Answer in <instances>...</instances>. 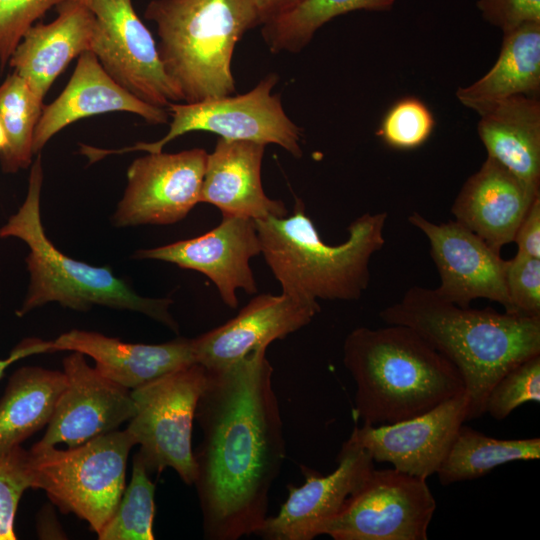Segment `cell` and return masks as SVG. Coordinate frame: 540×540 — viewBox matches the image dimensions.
<instances>
[{
	"mask_svg": "<svg viewBox=\"0 0 540 540\" xmlns=\"http://www.w3.org/2000/svg\"><path fill=\"white\" fill-rule=\"evenodd\" d=\"M395 0H302L292 9L261 26L271 53H298L333 18L349 12L389 11Z\"/></svg>",
	"mask_w": 540,
	"mask_h": 540,
	"instance_id": "obj_28",
	"label": "cell"
},
{
	"mask_svg": "<svg viewBox=\"0 0 540 540\" xmlns=\"http://www.w3.org/2000/svg\"><path fill=\"white\" fill-rule=\"evenodd\" d=\"M135 445L127 429H117L67 449L32 446L31 489L43 490L63 514L76 515L97 534L126 487L127 461Z\"/></svg>",
	"mask_w": 540,
	"mask_h": 540,
	"instance_id": "obj_7",
	"label": "cell"
},
{
	"mask_svg": "<svg viewBox=\"0 0 540 540\" xmlns=\"http://www.w3.org/2000/svg\"><path fill=\"white\" fill-rule=\"evenodd\" d=\"M65 386L63 371L23 366L13 372L0 398V454L49 424Z\"/></svg>",
	"mask_w": 540,
	"mask_h": 540,
	"instance_id": "obj_26",
	"label": "cell"
},
{
	"mask_svg": "<svg viewBox=\"0 0 540 540\" xmlns=\"http://www.w3.org/2000/svg\"><path fill=\"white\" fill-rule=\"evenodd\" d=\"M466 391L437 407L392 424L355 425L349 438L374 462H386L401 472L427 479L436 474L459 428L467 421Z\"/></svg>",
	"mask_w": 540,
	"mask_h": 540,
	"instance_id": "obj_15",
	"label": "cell"
},
{
	"mask_svg": "<svg viewBox=\"0 0 540 540\" xmlns=\"http://www.w3.org/2000/svg\"><path fill=\"white\" fill-rule=\"evenodd\" d=\"M28 451L22 446L0 454V540H16L15 515L23 493L31 489Z\"/></svg>",
	"mask_w": 540,
	"mask_h": 540,
	"instance_id": "obj_33",
	"label": "cell"
},
{
	"mask_svg": "<svg viewBox=\"0 0 540 540\" xmlns=\"http://www.w3.org/2000/svg\"><path fill=\"white\" fill-rule=\"evenodd\" d=\"M513 241L517 244V254L540 258V196L532 202Z\"/></svg>",
	"mask_w": 540,
	"mask_h": 540,
	"instance_id": "obj_37",
	"label": "cell"
},
{
	"mask_svg": "<svg viewBox=\"0 0 540 540\" xmlns=\"http://www.w3.org/2000/svg\"><path fill=\"white\" fill-rule=\"evenodd\" d=\"M6 143H7L6 134H5L3 125L0 121V152L4 149Z\"/></svg>",
	"mask_w": 540,
	"mask_h": 540,
	"instance_id": "obj_41",
	"label": "cell"
},
{
	"mask_svg": "<svg viewBox=\"0 0 540 540\" xmlns=\"http://www.w3.org/2000/svg\"><path fill=\"white\" fill-rule=\"evenodd\" d=\"M195 419L202 441L193 485L208 540L255 534L286 458L273 368L266 350L224 369L208 370Z\"/></svg>",
	"mask_w": 540,
	"mask_h": 540,
	"instance_id": "obj_1",
	"label": "cell"
},
{
	"mask_svg": "<svg viewBox=\"0 0 540 540\" xmlns=\"http://www.w3.org/2000/svg\"><path fill=\"white\" fill-rule=\"evenodd\" d=\"M279 76L270 73L250 91L198 102L171 103L167 110L172 118L167 134L155 142H138L119 149H103L80 144L79 152L89 164L107 156L127 152L155 153L179 136L205 131L229 140H246L262 144H276L300 158L303 154L302 129L285 113L280 94L272 91Z\"/></svg>",
	"mask_w": 540,
	"mask_h": 540,
	"instance_id": "obj_8",
	"label": "cell"
},
{
	"mask_svg": "<svg viewBox=\"0 0 540 540\" xmlns=\"http://www.w3.org/2000/svg\"><path fill=\"white\" fill-rule=\"evenodd\" d=\"M482 17L503 33L528 22H540V0H478Z\"/></svg>",
	"mask_w": 540,
	"mask_h": 540,
	"instance_id": "obj_36",
	"label": "cell"
},
{
	"mask_svg": "<svg viewBox=\"0 0 540 540\" xmlns=\"http://www.w3.org/2000/svg\"><path fill=\"white\" fill-rule=\"evenodd\" d=\"M320 309L318 301L283 293L258 295L234 318L192 338L195 362L208 370L227 368L306 326Z\"/></svg>",
	"mask_w": 540,
	"mask_h": 540,
	"instance_id": "obj_18",
	"label": "cell"
},
{
	"mask_svg": "<svg viewBox=\"0 0 540 540\" xmlns=\"http://www.w3.org/2000/svg\"><path fill=\"white\" fill-rule=\"evenodd\" d=\"M528 402H540V354L516 364L493 385L486 398L485 413L503 420Z\"/></svg>",
	"mask_w": 540,
	"mask_h": 540,
	"instance_id": "obj_31",
	"label": "cell"
},
{
	"mask_svg": "<svg viewBox=\"0 0 540 540\" xmlns=\"http://www.w3.org/2000/svg\"><path fill=\"white\" fill-rule=\"evenodd\" d=\"M43 106L44 99L15 72L0 85V121L7 138L0 152L4 173L14 174L32 164L34 131Z\"/></svg>",
	"mask_w": 540,
	"mask_h": 540,
	"instance_id": "obj_29",
	"label": "cell"
},
{
	"mask_svg": "<svg viewBox=\"0 0 540 540\" xmlns=\"http://www.w3.org/2000/svg\"><path fill=\"white\" fill-rule=\"evenodd\" d=\"M265 144L220 138L208 153L200 203L216 206L222 216L252 220L288 215L284 203L270 199L261 180Z\"/></svg>",
	"mask_w": 540,
	"mask_h": 540,
	"instance_id": "obj_23",
	"label": "cell"
},
{
	"mask_svg": "<svg viewBox=\"0 0 540 540\" xmlns=\"http://www.w3.org/2000/svg\"><path fill=\"white\" fill-rule=\"evenodd\" d=\"M155 484L136 453L132 477L110 519L97 533L99 540H153Z\"/></svg>",
	"mask_w": 540,
	"mask_h": 540,
	"instance_id": "obj_30",
	"label": "cell"
},
{
	"mask_svg": "<svg viewBox=\"0 0 540 540\" xmlns=\"http://www.w3.org/2000/svg\"><path fill=\"white\" fill-rule=\"evenodd\" d=\"M56 10L52 22H36L26 31L8 60L42 99L68 64L90 50L96 29V18L82 0H67Z\"/></svg>",
	"mask_w": 540,
	"mask_h": 540,
	"instance_id": "obj_21",
	"label": "cell"
},
{
	"mask_svg": "<svg viewBox=\"0 0 540 540\" xmlns=\"http://www.w3.org/2000/svg\"><path fill=\"white\" fill-rule=\"evenodd\" d=\"M387 213H364L339 245L324 243L301 199L285 217L254 220L261 254L282 293L305 301L357 300L370 282L369 264L385 244Z\"/></svg>",
	"mask_w": 540,
	"mask_h": 540,
	"instance_id": "obj_4",
	"label": "cell"
},
{
	"mask_svg": "<svg viewBox=\"0 0 540 540\" xmlns=\"http://www.w3.org/2000/svg\"><path fill=\"white\" fill-rule=\"evenodd\" d=\"M540 458V439H498L464 424L436 474L444 485L474 480L514 461Z\"/></svg>",
	"mask_w": 540,
	"mask_h": 540,
	"instance_id": "obj_27",
	"label": "cell"
},
{
	"mask_svg": "<svg viewBox=\"0 0 540 540\" xmlns=\"http://www.w3.org/2000/svg\"><path fill=\"white\" fill-rule=\"evenodd\" d=\"M258 254L261 246L254 220L222 216L220 224L203 235L141 249L133 258L164 261L200 272L216 285L223 302L236 308L237 289L257 293L249 261Z\"/></svg>",
	"mask_w": 540,
	"mask_h": 540,
	"instance_id": "obj_17",
	"label": "cell"
},
{
	"mask_svg": "<svg viewBox=\"0 0 540 540\" xmlns=\"http://www.w3.org/2000/svg\"><path fill=\"white\" fill-rule=\"evenodd\" d=\"M96 18L90 51L104 70L141 101L167 109L182 97L166 74L153 35L132 0H82Z\"/></svg>",
	"mask_w": 540,
	"mask_h": 540,
	"instance_id": "obj_11",
	"label": "cell"
},
{
	"mask_svg": "<svg viewBox=\"0 0 540 540\" xmlns=\"http://www.w3.org/2000/svg\"><path fill=\"white\" fill-rule=\"evenodd\" d=\"M343 364L356 384L354 416L362 424L407 420L465 391L457 368L403 325L355 328L345 338Z\"/></svg>",
	"mask_w": 540,
	"mask_h": 540,
	"instance_id": "obj_3",
	"label": "cell"
},
{
	"mask_svg": "<svg viewBox=\"0 0 540 540\" xmlns=\"http://www.w3.org/2000/svg\"><path fill=\"white\" fill-rule=\"evenodd\" d=\"M52 353L79 352L95 369L129 389L195 362L192 339L178 337L161 344L128 343L94 331L73 329L50 341Z\"/></svg>",
	"mask_w": 540,
	"mask_h": 540,
	"instance_id": "obj_22",
	"label": "cell"
},
{
	"mask_svg": "<svg viewBox=\"0 0 540 540\" xmlns=\"http://www.w3.org/2000/svg\"><path fill=\"white\" fill-rule=\"evenodd\" d=\"M144 17L156 25L161 62L182 102L235 93V46L257 27L250 0H151Z\"/></svg>",
	"mask_w": 540,
	"mask_h": 540,
	"instance_id": "obj_6",
	"label": "cell"
},
{
	"mask_svg": "<svg viewBox=\"0 0 540 540\" xmlns=\"http://www.w3.org/2000/svg\"><path fill=\"white\" fill-rule=\"evenodd\" d=\"M478 135L487 156L526 183L540 186V102L536 96L505 99L480 115Z\"/></svg>",
	"mask_w": 540,
	"mask_h": 540,
	"instance_id": "obj_24",
	"label": "cell"
},
{
	"mask_svg": "<svg viewBox=\"0 0 540 540\" xmlns=\"http://www.w3.org/2000/svg\"><path fill=\"white\" fill-rule=\"evenodd\" d=\"M435 509L426 479L373 468L321 535L334 540H426Z\"/></svg>",
	"mask_w": 540,
	"mask_h": 540,
	"instance_id": "obj_10",
	"label": "cell"
},
{
	"mask_svg": "<svg viewBox=\"0 0 540 540\" xmlns=\"http://www.w3.org/2000/svg\"><path fill=\"white\" fill-rule=\"evenodd\" d=\"M408 221L428 239L440 277L435 291L445 300L469 307L477 298L495 301L513 314L505 281V260L458 221L433 223L418 212Z\"/></svg>",
	"mask_w": 540,
	"mask_h": 540,
	"instance_id": "obj_13",
	"label": "cell"
},
{
	"mask_svg": "<svg viewBox=\"0 0 540 540\" xmlns=\"http://www.w3.org/2000/svg\"><path fill=\"white\" fill-rule=\"evenodd\" d=\"M37 533L39 538H64L65 536L58 523L51 506H43L37 516Z\"/></svg>",
	"mask_w": 540,
	"mask_h": 540,
	"instance_id": "obj_40",
	"label": "cell"
},
{
	"mask_svg": "<svg viewBox=\"0 0 540 540\" xmlns=\"http://www.w3.org/2000/svg\"><path fill=\"white\" fill-rule=\"evenodd\" d=\"M206 378V368L193 363L131 390L135 414L126 429L140 446L137 454L149 474L172 468L193 485L192 427Z\"/></svg>",
	"mask_w": 540,
	"mask_h": 540,
	"instance_id": "obj_9",
	"label": "cell"
},
{
	"mask_svg": "<svg viewBox=\"0 0 540 540\" xmlns=\"http://www.w3.org/2000/svg\"><path fill=\"white\" fill-rule=\"evenodd\" d=\"M208 153H148L127 170V186L112 215L116 227L167 225L184 219L200 203Z\"/></svg>",
	"mask_w": 540,
	"mask_h": 540,
	"instance_id": "obj_12",
	"label": "cell"
},
{
	"mask_svg": "<svg viewBox=\"0 0 540 540\" xmlns=\"http://www.w3.org/2000/svg\"><path fill=\"white\" fill-rule=\"evenodd\" d=\"M540 91V22L503 33L499 56L490 70L456 91L459 102L479 115L510 97Z\"/></svg>",
	"mask_w": 540,
	"mask_h": 540,
	"instance_id": "obj_25",
	"label": "cell"
},
{
	"mask_svg": "<svg viewBox=\"0 0 540 540\" xmlns=\"http://www.w3.org/2000/svg\"><path fill=\"white\" fill-rule=\"evenodd\" d=\"M505 281L513 314L540 317V258L516 253L505 262Z\"/></svg>",
	"mask_w": 540,
	"mask_h": 540,
	"instance_id": "obj_35",
	"label": "cell"
},
{
	"mask_svg": "<svg viewBox=\"0 0 540 540\" xmlns=\"http://www.w3.org/2000/svg\"><path fill=\"white\" fill-rule=\"evenodd\" d=\"M380 317L413 329L457 368L469 397L467 421L485 414L491 388L509 369L540 354V317L460 307L435 289L409 288Z\"/></svg>",
	"mask_w": 540,
	"mask_h": 540,
	"instance_id": "obj_2",
	"label": "cell"
},
{
	"mask_svg": "<svg viewBox=\"0 0 540 540\" xmlns=\"http://www.w3.org/2000/svg\"><path fill=\"white\" fill-rule=\"evenodd\" d=\"M41 353H52L50 341H44L34 337L23 339L11 350L8 357L0 359V378L3 376L5 370L14 362Z\"/></svg>",
	"mask_w": 540,
	"mask_h": 540,
	"instance_id": "obj_38",
	"label": "cell"
},
{
	"mask_svg": "<svg viewBox=\"0 0 540 540\" xmlns=\"http://www.w3.org/2000/svg\"><path fill=\"white\" fill-rule=\"evenodd\" d=\"M256 25L262 26L272 19L292 9L302 0H250Z\"/></svg>",
	"mask_w": 540,
	"mask_h": 540,
	"instance_id": "obj_39",
	"label": "cell"
},
{
	"mask_svg": "<svg viewBox=\"0 0 540 540\" xmlns=\"http://www.w3.org/2000/svg\"><path fill=\"white\" fill-rule=\"evenodd\" d=\"M67 0H0V69L26 31L50 9Z\"/></svg>",
	"mask_w": 540,
	"mask_h": 540,
	"instance_id": "obj_34",
	"label": "cell"
},
{
	"mask_svg": "<svg viewBox=\"0 0 540 540\" xmlns=\"http://www.w3.org/2000/svg\"><path fill=\"white\" fill-rule=\"evenodd\" d=\"M539 196V190L487 156L464 183L451 211L456 221L500 253L514 240L529 207Z\"/></svg>",
	"mask_w": 540,
	"mask_h": 540,
	"instance_id": "obj_20",
	"label": "cell"
},
{
	"mask_svg": "<svg viewBox=\"0 0 540 540\" xmlns=\"http://www.w3.org/2000/svg\"><path fill=\"white\" fill-rule=\"evenodd\" d=\"M435 120L427 105L415 97L394 103L383 117L377 135L395 149H414L432 134Z\"/></svg>",
	"mask_w": 540,
	"mask_h": 540,
	"instance_id": "obj_32",
	"label": "cell"
},
{
	"mask_svg": "<svg viewBox=\"0 0 540 540\" xmlns=\"http://www.w3.org/2000/svg\"><path fill=\"white\" fill-rule=\"evenodd\" d=\"M36 156L23 203L0 227V238L19 239L29 250L25 258L29 283L16 316L21 318L48 303L82 312L98 305L144 314L178 333V324L169 312L171 299L143 297L108 266L73 259L50 241L41 220L43 169L40 153Z\"/></svg>",
	"mask_w": 540,
	"mask_h": 540,
	"instance_id": "obj_5",
	"label": "cell"
},
{
	"mask_svg": "<svg viewBox=\"0 0 540 540\" xmlns=\"http://www.w3.org/2000/svg\"><path fill=\"white\" fill-rule=\"evenodd\" d=\"M108 112H129L148 124L169 122L167 109L147 104L119 85L102 67L92 51L82 53L63 91L44 105L33 137V153L66 126L83 118Z\"/></svg>",
	"mask_w": 540,
	"mask_h": 540,
	"instance_id": "obj_19",
	"label": "cell"
},
{
	"mask_svg": "<svg viewBox=\"0 0 540 540\" xmlns=\"http://www.w3.org/2000/svg\"><path fill=\"white\" fill-rule=\"evenodd\" d=\"M337 468L328 475L301 466L305 482L288 486L289 495L277 515L266 517L255 535L265 540H312L336 516L363 484L374 461L348 438L337 455Z\"/></svg>",
	"mask_w": 540,
	"mask_h": 540,
	"instance_id": "obj_14",
	"label": "cell"
},
{
	"mask_svg": "<svg viewBox=\"0 0 540 540\" xmlns=\"http://www.w3.org/2000/svg\"><path fill=\"white\" fill-rule=\"evenodd\" d=\"M66 386L43 437L35 447L78 446L96 436L117 430L135 414L131 390L92 368L83 354L63 359Z\"/></svg>",
	"mask_w": 540,
	"mask_h": 540,
	"instance_id": "obj_16",
	"label": "cell"
}]
</instances>
